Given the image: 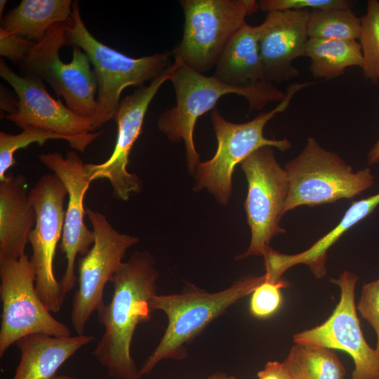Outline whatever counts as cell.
<instances>
[{
    "instance_id": "cell-1",
    "label": "cell",
    "mask_w": 379,
    "mask_h": 379,
    "mask_svg": "<svg viewBox=\"0 0 379 379\" xmlns=\"http://www.w3.org/2000/svg\"><path fill=\"white\" fill-rule=\"evenodd\" d=\"M158 272L147 252L134 253L110 280V302L97 311L105 331L93 355L114 379H140L131 354L136 327L150 320Z\"/></svg>"
},
{
    "instance_id": "cell-2",
    "label": "cell",
    "mask_w": 379,
    "mask_h": 379,
    "mask_svg": "<svg viewBox=\"0 0 379 379\" xmlns=\"http://www.w3.org/2000/svg\"><path fill=\"white\" fill-rule=\"evenodd\" d=\"M173 62L170 80L175 90V105L159 115L157 126L171 141H184L190 173L196 171L200 163L193 136L196 123L199 117L214 109L221 97L227 94L243 96L251 110H260L268 103L279 102L285 98V93L270 82L232 86L199 73L178 60Z\"/></svg>"
},
{
    "instance_id": "cell-3",
    "label": "cell",
    "mask_w": 379,
    "mask_h": 379,
    "mask_svg": "<svg viewBox=\"0 0 379 379\" xmlns=\"http://www.w3.org/2000/svg\"><path fill=\"white\" fill-rule=\"evenodd\" d=\"M65 25L70 46L85 52L93 67L98 84L95 129L114 119L126 88L152 81L172 64V54L168 52L135 58L102 44L86 27L77 1L72 3V13Z\"/></svg>"
},
{
    "instance_id": "cell-4",
    "label": "cell",
    "mask_w": 379,
    "mask_h": 379,
    "mask_svg": "<svg viewBox=\"0 0 379 379\" xmlns=\"http://www.w3.org/2000/svg\"><path fill=\"white\" fill-rule=\"evenodd\" d=\"M265 279V274L244 277L215 293L192 287L180 294L154 295L150 302L152 310L163 311L168 323L158 345L139 370L140 376L150 373L164 359L185 358V344L228 307L252 293Z\"/></svg>"
},
{
    "instance_id": "cell-5",
    "label": "cell",
    "mask_w": 379,
    "mask_h": 379,
    "mask_svg": "<svg viewBox=\"0 0 379 379\" xmlns=\"http://www.w3.org/2000/svg\"><path fill=\"white\" fill-rule=\"evenodd\" d=\"M313 84L312 81H304L290 85L282 101L270 111L261 112L246 123L228 121L218 109L214 108L211 120L218 140V148L210 160L198 164L197 187L200 190L206 187L218 201L226 204L231 195L232 173L238 164L262 147L288 150L291 142L288 139H268L263 135L264 128L277 114L286 110L296 93Z\"/></svg>"
},
{
    "instance_id": "cell-6",
    "label": "cell",
    "mask_w": 379,
    "mask_h": 379,
    "mask_svg": "<svg viewBox=\"0 0 379 379\" xmlns=\"http://www.w3.org/2000/svg\"><path fill=\"white\" fill-rule=\"evenodd\" d=\"M289 191L285 213L302 206H316L352 199L374 185L371 168L354 171L338 154L307 138L301 152L284 167Z\"/></svg>"
},
{
    "instance_id": "cell-7",
    "label": "cell",
    "mask_w": 379,
    "mask_h": 379,
    "mask_svg": "<svg viewBox=\"0 0 379 379\" xmlns=\"http://www.w3.org/2000/svg\"><path fill=\"white\" fill-rule=\"evenodd\" d=\"M64 46H70L65 22L56 23L25 55L18 65L19 69L23 76L48 83L58 98L63 97L66 106L75 114L93 119L98 84L91 62L76 46H72V61L63 62L60 50Z\"/></svg>"
},
{
    "instance_id": "cell-8",
    "label": "cell",
    "mask_w": 379,
    "mask_h": 379,
    "mask_svg": "<svg viewBox=\"0 0 379 379\" xmlns=\"http://www.w3.org/2000/svg\"><path fill=\"white\" fill-rule=\"evenodd\" d=\"M185 15L182 39L172 52L178 60L205 74L215 67L247 16L259 9L255 0H181Z\"/></svg>"
},
{
    "instance_id": "cell-9",
    "label": "cell",
    "mask_w": 379,
    "mask_h": 379,
    "mask_svg": "<svg viewBox=\"0 0 379 379\" xmlns=\"http://www.w3.org/2000/svg\"><path fill=\"white\" fill-rule=\"evenodd\" d=\"M0 357L20 339L35 333L70 336L71 331L54 318L39 298L36 274L27 255L0 260Z\"/></svg>"
},
{
    "instance_id": "cell-10",
    "label": "cell",
    "mask_w": 379,
    "mask_h": 379,
    "mask_svg": "<svg viewBox=\"0 0 379 379\" xmlns=\"http://www.w3.org/2000/svg\"><path fill=\"white\" fill-rule=\"evenodd\" d=\"M247 182L244 203L251 239L247 251L237 257L265 255L272 239L286 231L279 225L289 191L288 174L278 163L273 147H262L241 163Z\"/></svg>"
},
{
    "instance_id": "cell-11",
    "label": "cell",
    "mask_w": 379,
    "mask_h": 379,
    "mask_svg": "<svg viewBox=\"0 0 379 379\" xmlns=\"http://www.w3.org/2000/svg\"><path fill=\"white\" fill-rule=\"evenodd\" d=\"M94 232V242L78 260V289L72 300L71 322L77 335H82L92 314L104 305L106 284L122 267L126 251L138 237L119 232L102 213L86 210Z\"/></svg>"
},
{
    "instance_id": "cell-12",
    "label": "cell",
    "mask_w": 379,
    "mask_h": 379,
    "mask_svg": "<svg viewBox=\"0 0 379 379\" xmlns=\"http://www.w3.org/2000/svg\"><path fill=\"white\" fill-rule=\"evenodd\" d=\"M36 211V224L30 233L32 262L36 274V292L50 312H58L64 302L60 282L53 271L57 245L62 238L65 211L66 187L55 173L41 176L29 190Z\"/></svg>"
},
{
    "instance_id": "cell-13",
    "label": "cell",
    "mask_w": 379,
    "mask_h": 379,
    "mask_svg": "<svg viewBox=\"0 0 379 379\" xmlns=\"http://www.w3.org/2000/svg\"><path fill=\"white\" fill-rule=\"evenodd\" d=\"M358 277L345 271L332 281L340 288V298L323 324L295 334V344L336 349L349 354L354 368L352 379H379V352L368 345L357 314L354 291Z\"/></svg>"
},
{
    "instance_id": "cell-14",
    "label": "cell",
    "mask_w": 379,
    "mask_h": 379,
    "mask_svg": "<svg viewBox=\"0 0 379 379\" xmlns=\"http://www.w3.org/2000/svg\"><path fill=\"white\" fill-rule=\"evenodd\" d=\"M175 67L174 62L147 86H140L132 94L121 100L114 114L117 124V136L111 156L100 164H86L91 181L107 179L112 187L114 196L127 201L133 193L141 190L140 178L127 170L129 155L140 136L148 107L161 86L170 80Z\"/></svg>"
},
{
    "instance_id": "cell-15",
    "label": "cell",
    "mask_w": 379,
    "mask_h": 379,
    "mask_svg": "<svg viewBox=\"0 0 379 379\" xmlns=\"http://www.w3.org/2000/svg\"><path fill=\"white\" fill-rule=\"evenodd\" d=\"M0 76L18 96L16 109L6 118L20 128H39L72 139L93 142L102 133L94 132L93 119L79 116L64 105L60 99L53 98L44 81L18 74L2 58Z\"/></svg>"
},
{
    "instance_id": "cell-16",
    "label": "cell",
    "mask_w": 379,
    "mask_h": 379,
    "mask_svg": "<svg viewBox=\"0 0 379 379\" xmlns=\"http://www.w3.org/2000/svg\"><path fill=\"white\" fill-rule=\"evenodd\" d=\"M38 157L46 167L58 176L67 192L68 203L60 245L67 260L65 273L60 281L62 293L66 297L77 281V256L78 254L85 255L95 239L93 231L84 223V199L92 181L86 170V164L74 151L67 152L65 157L55 152L41 154Z\"/></svg>"
},
{
    "instance_id": "cell-17",
    "label": "cell",
    "mask_w": 379,
    "mask_h": 379,
    "mask_svg": "<svg viewBox=\"0 0 379 379\" xmlns=\"http://www.w3.org/2000/svg\"><path fill=\"white\" fill-rule=\"evenodd\" d=\"M308 10L267 13L258 27V46L265 79L283 83L299 76L295 58L305 56L307 41Z\"/></svg>"
},
{
    "instance_id": "cell-18",
    "label": "cell",
    "mask_w": 379,
    "mask_h": 379,
    "mask_svg": "<svg viewBox=\"0 0 379 379\" xmlns=\"http://www.w3.org/2000/svg\"><path fill=\"white\" fill-rule=\"evenodd\" d=\"M378 205L379 192L352 202L336 226L302 252L287 255L270 248L264 255L267 278L277 281L287 270L299 264L307 265L316 277H324L328 249L347 230L371 215Z\"/></svg>"
},
{
    "instance_id": "cell-19",
    "label": "cell",
    "mask_w": 379,
    "mask_h": 379,
    "mask_svg": "<svg viewBox=\"0 0 379 379\" xmlns=\"http://www.w3.org/2000/svg\"><path fill=\"white\" fill-rule=\"evenodd\" d=\"M22 174L0 181V260L19 259L25 254L36 211Z\"/></svg>"
},
{
    "instance_id": "cell-20",
    "label": "cell",
    "mask_w": 379,
    "mask_h": 379,
    "mask_svg": "<svg viewBox=\"0 0 379 379\" xmlns=\"http://www.w3.org/2000/svg\"><path fill=\"white\" fill-rule=\"evenodd\" d=\"M90 335L56 337L35 333L15 344L20 362L12 379H55L60 366L80 348L93 340Z\"/></svg>"
},
{
    "instance_id": "cell-21",
    "label": "cell",
    "mask_w": 379,
    "mask_h": 379,
    "mask_svg": "<svg viewBox=\"0 0 379 379\" xmlns=\"http://www.w3.org/2000/svg\"><path fill=\"white\" fill-rule=\"evenodd\" d=\"M213 76L237 86L268 82L260 54L257 26L246 24L235 34L222 53Z\"/></svg>"
},
{
    "instance_id": "cell-22",
    "label": "cell",
    "mask_w": 379,
    "mask_h": 379,
    "mask_svg": "<svg viewBox=\"0 0 379 379\" xmlns=\"http://www.w3.org/2000/svg\"><path fill=\"white\" fill-rule=\"evenodd\" d=\"M72 3L71 0H22L1 18L0 28L36 43L51 26L69 19Z\"/></svg>"
},
{
    "instance_id": "cell-23",
    "label": "cell",
    "mask_w": 379,
    "mask_h": 379,
    "mask_svg": "<svg viewBox=\"0 0 379 379\" xmlns=\"http://www.w3.org/2000/svg\"><path fill=\"white\" fill-rule=\"evenodd\" d=\"M305 56L310 58V72L315 79H331L350 67L363 65L359 42L336 39H309Z\"/></svg>"
},
{
    "instance_id": "cell-24",
    "label": "cell",
    "mask_w": 379,
    "mask_h": 379,
    "mask_svg": "<svg viewBox=\"0 0 379 379\" xmlns=\"http://www.w3.org/2000/svg\"><path fill=\"white\" fill-rule=\"evenodd\" d=\"M289 379H344L345 369L331 349L295 344L282 362Z\"/></svg>"
},
{
    "instance_id": "cell-25",
    "label": "cell",
    "mask_w": 379,
    "mask_h": 379,
    "mask_svg": "<svg viewBox=\"0 0 379 379\" xmlns=\"http://www.w3.org/2000/svg\"><path fill=\"white\" fill-rule=\"evenodd\" d=\"M307 32L309 39L357 41L361 32V19L351 8L312 10Z\"/></svg>"
},
{
    "instance_id": "cell-26",
    "label": "cell",
    "mask_w": 379,
    "mask_h": 379,
    "mask_svg": "<svg viewBox=\"0 0 379 379\" xmlns=\"http://www.w3.org/2000/svg\"><path fill=\"white\" fill-rule=\"evenodd\" d=\"M57 139L66 140L69 146L79 152H84L93 141L72 139L54 132L44 129L27 127L22 129L19 134H10L4 131L0 132V181L7 176L6 173L13 166L15 161V152L28 147L32 143H38L42 146L48 140Z\"/></svg>"
},
{
    "instance_id": "cell-27",
    "label": "cell",
    "mask_w": 379,
    "mask_h": 379,
    "mask_svg": "<svg viewBox=\"0 0 379 379\" xmlns=\"http://www.w3.org/2000/svg\"><path fill=\"white\" fill-rule=\"evenodd\" d=\"M359 37L363 55L364 77L373 84L379 81V1L368 0L366 13L361 18Z\"/></svg>"
},
{
    "instance_id": "cell-28",
    "label": "cell",
    "mask_w": 379,
    "mask_h": 379,
    "mask_svg": "<svg viewBox=\"0 0 379 379\" xmlns=\"http://www.w3.org/2000/svg\"><path fill=\"white\" fill-rule=\"evenodd\" d=\"M287 286L282 279L277 281L265 279L253 291L250 312L258 318H266L275 313L281 304V289Z\"/></svg>"
},
{
    "instance_id": "cell-29",
    "label": "cell",
    "mask_w": 379,
    "mask_h": 379,
    "mask_svg": "<svg viewBox=\"0 0 379 379\" xmlns=\"http://www.w3.org/2000/svg\"><path fill=\"white\" fill-rule=\"evenodd\" d=\"M259 8L264 12L287 10L328 8H351L353 2L349 0H260Z\"/></svg>"
},
{
    "instance_id": "cell-30",
    "label": "cell",
    "mask_w": 379,
    "mask_h": 379,
    "mask_svg": "<svg viewBox=\"0 0 379 379\" xmlns=\"http://www.w3.org/2000/svg\"><path fill=\"white\" fill-rule=\"evenodd\" d=\"M357 310L375 331L379 352V279L363 285Z\"/></svg>"
},
{
    "instance_id": "cell-31",
    "label": "cell",
    "mask_w": 379,
    "mask_h": 379,
    "mask_svg": "<svg viewBox=\"0 0 379 379\" xmlns=\"http://www.w3.org/2000/svg\"><path fill=\"white\" fill-rule=\"evenodd\" d=\"M34 43L0 28V55L18 65Z\"/></svg>"
},
{
    "instance_id": "cell-32",
    "label": "cell",
    "mask_w": 379,
    "mask_h": 379,
    "mask_svg": "<svg viewBox=\"0 0 379 379\" xmlns=\"http://www.w3.org/2000/svg\"><path fill=\"white\" fill-rule=\"evenodd\" d=\"M258 379H289L283 363L269 361L265 368L257 373Z\"/></svg>"
},
{
    "instance_id": "cell-33",
    "label": "cell",
    "mask_w": 379,
    "mask_h": 379,
    "mask_svg": "<svg viewBox=\"0 0 379 379\" xmlns=\"http://www.w3.org/2000/svg\"><path fill=\"white\" fill-rule=\"evenodd\" d=\"M367 159L369 165L379 162V140L370 149L367 155Z\"/></svg>"
},
{
    "instance_id": "cell-34",
    "label": "cell",
    "mask_w": 379,
    "mask_h": 379,
    "mask_svg": "<svg viewBox=\"0 0 379 379\" xmlns=\"http://www.w3.org/2000/svg\"><path fill=\"white\" fill-rule=\"evenodd\" d=\"M206 379H237V378L235 376L228 375L222 372H217L210 375Z\"/></svg>"
},
{
    "instance_id": "cell-35",
    "label": "cell",
    "mask_w": 379,
    "mask_h": 379,
    "mask_svg": "<svg viewBox=\"0 0 379 379\" xmlns=\"http://www.w3.org/2000/svg\"><path fill=\"white\" fill-rule=\"evenodd\" d=\"M7 1L6 0H1L0 1V16H1V18H2V11L4 8V6L6 4Z\"/></svg>"
},
{
    "instance_id": "cell-36",
    "label": "cell",
    "mask_w": 379,
    "mask_h": 379,
    "mask_svg": "<svg viewBox=\"0 0 379 379\" xmlns=\"http://www.w3.org/2000/svg\"><path fill=\"white\" fill-rule=\"evenodd\" d=\"M55 379H74V378L67 376V375H57Z\"/></svg>"
}]
</instances>
